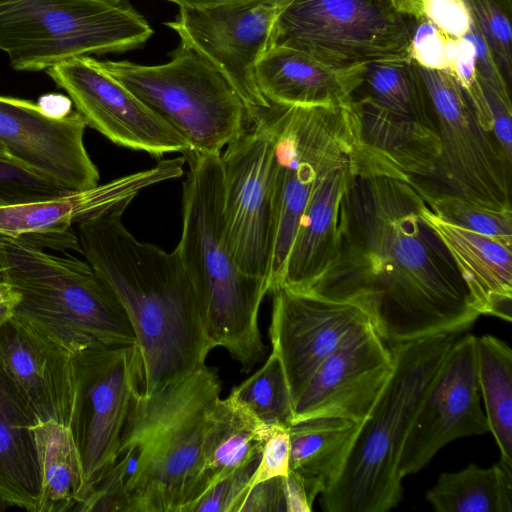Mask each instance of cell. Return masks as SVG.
<instances>
[{"label":"cell","mask_w":512,"mask_h":512,"mask_svg":"<svg viewBox=\"0 0 512 512\" xmlns=\"http://www.w3.org/2000/svg\"><path fill=\"white\" fill-rule=\"evenodd\" d=\"M415 23L386 0H293L269 48L297 49L335 68L411 59Z\"/></svg>","instance_id":"8fae6325"},{"label":"cell","mask_w":512,"mask_h":512,"mask_svg":"<svg viewBox=\"0 0 512 512\" xmlns=\"http://www.w3.org/2000/svg\"><path fill=\"white\" fill-rule=\"evenodd\" d=\"M464 37L473 44L478 78L500 92L510 93L484 36L473 22Z\"/></svg>","instance_id":"60d3db41"},{"label":"cell","mask_w":512,"mask_h":512,"mask_svg":"<svg viewBox=\"0 0 512 512\" xmlns=\"http://www.w3.org/2000/svg\"><path fill=\"white\" fill-rule=\"evenodd\" d=\"M361 423L340 417H314L289 426V470L303 483L313 504L339 479Z\"/></svg>","instance_id":"83f0119b"},{"label":"cell","mask_w":512,"mask_h":512,"mask_svg":"<svg viewBox=\"0 0 512 512\" xmlns=\"http://www.w3.org/2000/svg\"><path fill=\"white\" fill-rule=\"evenodd\" d=\"M458 334L389 345L393 370L361 423L339 479L321 494L327 512H386L402 499L399 461L420 407Z\"/></svg>","instance_id":"5b68a950"},{"label":"cell","mask_w":512,"mask_h":512,"mask_svg":"<svg viewBox=\"0 0 512 512\" xmlns=\"http://www.w3.org/2000/svg\"><path fill=\"white\" fill-rule=\"evenodd\" d=\"M73 356L14 318L0 329V364L40 421L53 420L68 426Z\"/></svg>","instance_id":"7402d4cb"},{"label":"cell","mask_w":512,"mask_h":512,"mask_svg":"<svg viewBox=\"0 0 512 512\" xmlns=\"http://www.w3.org/2000/svg\"><path fill=\"white\" fill-rule=\"evenodd\" d=\"M1 206H4V204H3V202H2V200H1V198H0V207H1Z\"/></svg>","instance_id":"681fc988"},{"label":"cell","mask_w":512,"mask_h":512,"mask_svg":"<svg viewBox=\"0 0 512 512\" xmlns=\"http://www.w3.org/2000/svg\"><path fill=\"white\" fill-rule=\"evenodd\" d=\"M271 294L272 351L281 360L295 402L320 364L372 325L360 307L347 301L287 287Z\"/></svg>","instance_id":"e0dca14e"},{"label":"cell","mask_w":512,"mask_h":512,"mask_svg":"<svg viewBox=\"0 0 512 512\" xmlns=\"http://www.w3.org/2000/svg\"><path fill=\"white\" fill-rule=\"evenodd\" d=\"M484 36L502 76L512 79V0H463Z\"/></svg>","instance_id":"836d02e7"},{"label":"cell","mask_w":512,"mask_h":512,"mask_svg":"<svg viewBox=\"0 0 512 512\" xmlns=\"http://www.w3.org/2000/svg\"><path fill=\"white\" fill-rule=\"evenodd\" d=\"M18 301L19 294L13 287L7 282L0 283V329L12 318Z\"/></svg>","instance_id":"7bdbcfd3"},{"label":"cell","mask_w":512,"mask_h":512,"mask_svg":"<svg viewBox=\"0 0 512 512\" xmlns=\"http://www.w3.org/2000/svg\"><path fill=\"white\" fill-rule=\"evenodd\" d=\"M87 126L118 146L160 158L191 150L184 137L90 57H76L46 70Z\"/></svg>","instance_id":"2e32d148"},{"label":"cell","mask_w":512,"mask_h":512,"mask_svg":"<svg viewBox=\"0 0 512 512\" xmlns=\"http://www.w3.org/2000/svg\"><path fill=\"white\" fill-rule=\"evenodd\" d=\"M270 426L260 421L233 394L220 399L212 413L200 472L183 512L215 482L260 458Z\"/></svg>","instance_id":"4316f807"},{"label":"cell","mask_w":512,"mask_h":512,"mask_svg":"<svg viewBox=\"0 0 512 512\" xmlns=\"http://www.w3.org/2000/svg\"><path fill=\"white\" fill-rule=\"evenodd\" d=\"M349 102L357 122L358 163L411 178L434 175L439 133L411 59L366 64Z\"/></svg>","instance_id":"30bf717a"},{"label":"cell","mask_w":512,"mask_h":512,"mask_svg":"<svg viewBox=\"0 0 512 512\" xmlns=\"http://www.w3.org/2000/svg\"><path fill=\"white\" fill-rule=\"evenodd\" d=\"M183 181L182 233L175 248L194 286L215 348L222 347L243 372L265 355L258 317L268 294L265 280L244 273L224 237L220 155L188 150Z\"/></svg>","instance_id":"3957f363"},{"label":"cell","mask_w":512,"mask_h":512,"mask_svg":"<svg viewBox=\"0 0 512 512\" xmlns=\"http://www.w3.org/2000/svg\"><path fill=\"white\" fill-rule=\"evenodd\" d=\"M231 394L268 426L289 427L293 421L294 400L281 360L273 351Z\"/></svg>","instance_id":"d6a6232c"},{"label":"cell","mask_w":512,"mask_h":512,"mask_svg":"<svg viewBox=\"0 0 512 512\" xmlns=\"http://www.w3.org/2000/svg\"><path fill=\"white\" fill-rule=\"evenodd\" d=\"M87 125L73 110L55 117L29 100L0 96V145L5 152L70 191L99 184L85 145Z\"/></svg>","instance_id":"d6986e66"},{"label":"cell","mask_w":512,"mask_h":512,"mask_svg":"<svg viewBox=\"0 0 512 512\" xmlns=\"http://www.w3.org/2000/svg\"><path fill=\"white\" fill-rule=\"evenodd\" d=\"M290 435L289 427L270 426L263 444L260 460L249 483L253 485L274 477L286 476L289 472Z\"/></svg>","instance_id":"8d00e7d4"},{"label":"cell","mask_w":512,"mask_h":512,"mask_svg":"<svg viewBox=\"0 0 512 512\" xmlns=\"http://www.w3.org/2000/svg\"><path fill=\"white\" fill-rule=\"evenodd\" d=\"M183 156L103 185L27 205L0 207V235L19 238L44 250L80 252L73 224L131 202L143 189L183 174Z\"/></svg>","instance_id":"ffe728a7"},{"label":"cell","mask_w":512,"mask_h":512,"mask_svg":"<svg viewBox=\"0 0 512 512\" xmlns=\"http://www.w3.org/2000/svg\"><path fill=\"white\" fill-rule=\"evenodd\" d=\"M220 393L216 370L204 364L151 396L137 395L121 438L138 453L124 512H183Z\"/></svg>","instance_id":"277c9868"},{"label":"cell","mask_w":512,"mask_h":512,"mask_svg":"<svg viewBox=\"0 0 512 512\" xmlns=\"http://www.w3.org/2000/svg\"><path fill=\"white\" fill-rule=\"evenodd\" d=\"M356 170L355 152L314 188L300 217L280 287L306 291L335 262L344 200Z\"/></svg>","instance_id":"603a6c76"},{"label":"cell","mask_w":512,"mask_h":512,"mask_svg":"<svg viewBox=\"0 0 512 512\" xmlns=\"http://www.w3.org/2000/svg\"><path fill=\"white\" fill-rule=\"evenodd\" d=\"M414 65L433 109L440 139L436 171L422 180L485 207L512 210V162L493 134L481 127L454 76L448 70Z\"/></svg>","instance_id":"7c38bea8"},{"label":"cell","mask_w":512,"mask_h":512,"mask_svg":"<svg viewBox=\"0 0 512 512\" xmlns=\"http://www.w3.org/2000/svg\"><path fill=\"white\" fill-rule=\"evenodd\" d=\"M425 204L410 177L357 163L338 256L306 291L357 305L388 345L469 328L479 314Z\"/></svg>","instance_id":"6da1fadb"},{"label":"cell","mask_w":512,"mask_h":512,"mask_svg":"<svg viewBox=\"0 0 512 512\" xmlns=\"http://www.w3.org/2000/svg\"><path fill=\"white\" fill-rule=\"evenodd\" d=\"M410 180L429 209L442 220L512 247V210H494L422 179Z\"/></svg>","instance_id":"1f68e13d"},{"label":"cell","mask_w":512,"mask_h":512,"mask_svg":"<svg viewBox=\"0 0 512 512\" xmlns=\"http://www.w3.org/2000/svg\"><path fill=\"white\" fill-rule=\"evenodd\" d=\"M446 35L427 18L416 20L410 58L415 63L433 69L448 70Z\"/></svg>","instance_id":"74e56055"},{"label":"cell","mask_w":512,"mask_h":512,"mask_svg":"<svg viewBox=\"0 0 512 512\" xmlns=\"http://www.w3.org/2000/svg\"><path fill=\"white\" fill-rule=\"evenodd\" d=\"M392 370L390 346L370 327L326 358L315 370L294 402L292 423L325 416L362 423L381 395Z\"/></svg>","instance_id":"44dd1931"},{"label":"cell","mask_w":512,"mask_h":512,"mask_svg":"<svg viewBox=\"0 0 512 512\" xmlns=\"http://www.w3.org/2000/svg\"><path fill=\"white\" fill-rule=\"evenodd\" d=\"M38 104L45 112L55 117H63L73 111L72 101L63 95H45L41 97Z\"/></svg>","instance_id":"ee69618b"},{"label":"cell","mask_w":512,"mask_h":512,"mask_svg":"<svg viewBox=\"0 0 512 512\" xmlns=\"http://www.w3.org/2000/svg\"><path fill=\"white\" fill-rule=\"evenodd\" d=\"M285 511L283 476L261 481L248 489L237 512Z\"/></svg>","instance_id":"ab89813d"},{"label":"cell","mask_w":512,"mask_h":512,"mask_svg":"<svg viewBox=\"0 0 512 512\" xmlns=\"http://www.w3.org/2000/svg\"><path fill=\"white\" fill-rule=\"evenodd\" d=\"M177 4L179 7L205 8L243 0H166Z\"/></svg>","instance_id":"bcb514c9"},{"label":"cell","mask_w":512,"mask_h":512,"mask_svg":"<svg viewBox=\"0 0 512 512\" xmlns=\"http://www.w3.org/2000/svg\"><path fill=\"white\" fill-rule=\"evenodd\" d=\"M37 417L0 364V511L38 512Z\"/></svg>","instance_id":"484cf974"},{"label":"cell","mask_w":512,"mask_h":512,"mask_svg":"<svg viewBox=\"0 0 512 512\" xmlns=\"http://www.w3.org/2000/svg\"><path fill=\"white\" fill-rule=\"evenodd\" d=\"M143 387L137 344L90 348L74 354L68 427L80 455L86 498L115 462L127 417Z\"/></svg>","instance_id":"4fadbf2b"},{"label":"cell","mask_w":512,"mask_h":512,"mask_svg":"<svg viewBox=\"0 0 512 512\" xmlns=\"http://www.w3.org/2000/svg\"><path fill=\"white\" fill-rule=\"evenodd\" d=\"M100 64L180 133L196 153L220 155L253 122L250 110L224 76L182 44L164 64L128 60Z\"/></svg>","instance_id":"9c48e42d"},{"label":"cell","mask_w":512,"mask_h":512,"mask_svg":"<svg viewBox=\"0 0 512 512\" xmlns=\"http://www.w3.org/2000/svg\"><path fill=\"white\" fill-rule=\"evenodd\" d=\"M283 489L286 512H309L312 509L306 490L300 478L289 470L283 476Z\"/></svg>","instance_id":"b9f144b4"},{"label":"cell","mask_w":512,"mask_h":512,"mask_svg":"<svg viewBox=\"0 0 512 512\" xmlns=\"http://www.w3.org/2000/svg\"><path fill=\"white\" fill-rule=\"evenodd\" d=\"M5 282H7L5 255H4V249H3V244H2L1 235H0V283H5Z\"/></svg>","instance_id":"7dc6e473"},{"label":"cell","mask_w":512,"mask_h":512,"mask_svg":"<svg viewBox=\"0 0 512 512\" xmlns=\"http://www.w3.org/2000/svg\"><path fill=\"white\" fill-rule=\"evenodd\" d=\"M366 65L335 68L309 54L270 47L256 66L257 85L270 104L318 106L349 102Z\"/></svg>","instance_id":"d4e9b609"},{"label":"cell","mask_w":512,"mask_h":512,"mask_svg":"<svg viewBox=\"0 0 512 512\" xmlns=\"http://www.w3.org/2000/svg\"><path fill=\"white\" fill-rule=\"evenodd\" d=\"M68 189L7 153H0V198L4 206L51 200Z\"/></svg>","instance_id":"e575fe53"},{"label":"cell","mask_w":512,"mask_h":512,"mask_svg":"<svg viewBox=\"0 0 512 512\" xmlns=\"http://www.w3.org/2000/svg\"><path fill=\"white\" fill-rule=\"evenodd\" d=\"M33 433L40 482L38 512L76 510L87 491L69 427L53 420H37Z\"/></svg>","instance_id":"f1b7e54d"},{"label":"cell","mask_w":512,"mask_h":512,"mask_svg":"<svg viewBox=\"0 0 512 512\" xmlns=\"http://www.w3.org/2000/svg\"><path fill=\"white\" fill-rule=\"evenodd\" d=\"M489 432L480 406L476 336L456 338L429 386L406 436L399 471L419 472L447 443Z\"/></svg>","instance_id":"ac0fdd59"},{"label":"cell","mask_w":512,"mask_h":512,"mask_svg":"<svg viewBox=\"0 0 512 512\" xmlns=\"http://www.w3.org/2000/svg\"><path fill=\"white\" fill-rule=\"evenodd\" d=\"M293 0H243L205 8L179 7L165 23L181 44L210 62L252 113L269 108L256 81V66L268 50L275 24ZM252 116V115H251Z\"/></svg>","instance_id":"5bb4252c"},{"label":"cell","mask_w":512,"mask_h":512,"mask_svg":"<svg viewBox=\"0 0 512 512\" xmlns=\"http://www.w3.org/2000/svg\"><path fill=\"white\" fill-rule=\"evenodd\" d=\"M399 13L421 20L423 14V0H386Z\"/></svg>","instance_id":"f6af8a7d"},{"label":"cell","mask_w":512,"mask_h":512,"mask_svg":"<svg viewBox=\"0 0 512 512\" xmlns=\"http://www.w3.org/2000/svg\"><path fill=\"white\" fill-rule=\"evenodd\" d=\"M153 34L128 0H0V50L16 71L143 47Z\"/></svg>","instance_id":"ba28073f"},{"label":"cell","mask_w":512,"mask_h":512,"mask_svg":"<svg viewBox=\"0 0 512 512\" xmlns=\"http://www.w3.org/2000/svg\"><path fill=\"white\" fill-rule=\"evenodd\" d=\"M6 280L19 294L12 318L72 354L137 344L129 316L108 282L87 262L2 236Z\"/></svg>","instance_id":"8992f818"},{"label":"cell","mask_w":512,"mask_h":512,"mask_svg":"<svg viewBox=\"0 0 512 512\" xmlns=\"http://www.w3.org/2000/svg\"><path fill=\"white\" fill-rule=\"evenodd\" d=\"M252 121L220 154L222 217L236 264L267 285L273 251L272 142L265 127Z\"/></svg>","instance_id":"9a60e30c"},{"label":"cell","mask_w":512,"mask_h":512,"mask_svg":"<svg viewBox=\"0 0 512 512\" xmlns=\"http://www.w3.org/2000/svg\"><path fill=\"white\" fill-rule=\"evenodd\" d=\"M421 216L446 247L479 315L512 319V250L491 237L453 225L425 204Z\"/></svg>","instance_id":"cb8c5ba5"},{"label":"cell","mask_w":512,"mask_h":512,"mask_svg":"<svg viewBox=\"0 0 512 512\" xmlns=\"http://www.w3.org/2000/svg\"><path fill=\"white\" fill-rule=\"evenodd\" d=\"M130 202L77 223L80 253L112 287L133 326L151 396L205 364L215 348L176 249L138 240L122 222Z\"/></svg>","instance_id":"7a4b0ae2"},{"label":"cell","mask_w":512,"mask_h":512,"mask_svg":"<svg viewBox=\"0 0 512 512\" xmlns=\"http://www.w3.org/2000/svg\"><path fill=\"white\" fill-rule=\"evenodd\" d=\"M423 14L443 34L452 38L464 37L473 22L463 0H423Z\"/></svg>","instance_id":"f35d334b"},{"label":"cell","mask_w":512,"mask_h":512,"mask_svg":"<svg viewBox=\"0 0 512 512\" xmlns=\"http://www.w3.org/2000/svg\"><path fill=\"white\" fill-rule=\"evenodd\" d=\"M426 500L438 512H512V462L442 473Z\"/></svg>","instance_id":"f546056e"},{"label":"cell","mask_w":512,"mask_h":512,"mask_svg":"<svg viewBox=\"0 0 512 512\" xmlns=\"http://www.w3.org/2000/svg\"><path fill=\"white\" fill-rule=\"evenodd\" d=\"M0 153H6L5 150L2 148V146L0 145Z\"/></svg>","instance_id":"c3c4849f"},{"label":"cell","mask_w":512,"mask_h":512,"mask_svg":"<svg viewBox=\"0 0 512 512\" xmlns=\"http://www.w3.org/2000/svg\"><path fill=\"white\" fill-rule=\"evenodd\" d=\"M272 142L273 251L267 287H280L300 217L318 182L352 157L357 122L350 102L274 105L252 112Z\"/></svg>","instance_id":"52a82bcc"},{"label":"cell","mask_w":512,"mask_h":512,"mask_svg":"<svg viewBox=\"0 0 512 512\" xmlns=\"http://www.w3.org/2000/svg\"><path fill=\"white\" fill-rule=\"evenodd\" d=\"M260 458L227 474L208 488L187 512H237Z\"/></svg>","instance_id":"d590c367"},{"label":"cell","mask_w":512,"mask_h":512,"mask_svg":"<svg viewBox=\"0 0 512 512\" xmlns=\"http://www.w3.org/2000/svg\"><path fill=\"white\" fill-rule=\"evenodd\" d=\"M477 376L489 432L501 459L512 462V351L501 339L476 337Z\"/></svg>","instance_id":"4dcf8cb0"}]
</instances>
